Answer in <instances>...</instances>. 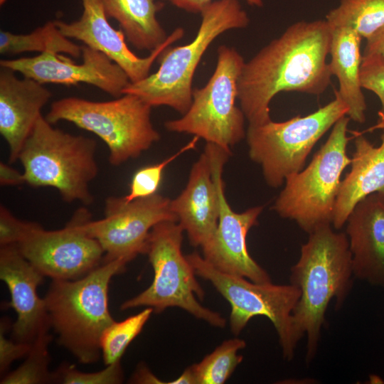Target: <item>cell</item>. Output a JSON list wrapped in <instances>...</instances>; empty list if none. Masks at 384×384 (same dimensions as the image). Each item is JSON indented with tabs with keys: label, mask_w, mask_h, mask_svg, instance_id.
Wrapping results in <instances>:
<instances>
[{
	"label": "cell",
	"mask_w": 384,
	"mask_h": 384,
	"mask_svg": "<svg viewBox=\"0 0 384 384\" xmlns=\"http://www.w3.org/2000/svg\"><path fill=\"white\" fill-rule=\"evenodd\" d=\"M6 1V0H0V4H1V5H2L3 4H4Z\"/></svg>",
	"instance_id": "obj_38"
},
{
	"label": "cell",
	"mask_w": 384,
	"mask_h": 384,
	"mask_svg": "<svg viewBox=\"0 0 384 384\" xmlns=\"http://www.w3.org/2000/svg\"><path fill=\"white\" fill-rule=\"evenodd\" d=\"M25 183L23 172L20 173L9 165L0 164V183L1 186H18Z\"/></svg>",
	"instance_id": "obj_36"
},
{
	"label": "cell",
	"mask_w": 384,
	"mask_h": 384,
	"mask_svg": "<svg viewBox=\"0 0 384 384\" xmlns=\"http://www.w3.org/2000/svg\"><path fill=\"white\" fill-rule=\"evenodd\" d=\"M245 346L241 338L225 340L199 363L190 366L195 384L224 383L243 360L238 353Z\"/></svg>",
	"instance_id": "obj_26"
},
{
	"label": "cell",
	"mask_w": 384,
	"mask_h": 384,
	"mask_svg": "<svg viewBox=\"0 0 384 384\" xmlns=\"http://www.w3.org/2000/svg\"><path fill=\"white\" fill-rule=\"evenodd\" d=\"M170 2L176 7L193 14L201 12L214 0H158ZM247 4L261 7L263 5L262 0H244Z\"/></svg>",
	"instance_id": "obj_35"
},
{
	"label": "cell",
	"mask_w": 384,
	"mask_h": 384,
	"mask_svg": "<svg viewBox=\"0 0 384 384\" xmlns=\"http://www.w3.org/2000/svg\"><path fill=\"white\" fill-rule=\"evenodd\" d=\"M199 139L194 137L186 146L161 162L139 169L134 174L129 191L124 198L129 202L157 193L165 168L181 154L194 149Z\"/></svg>",
	"instance_id": "obj_29"
},
{
	"label": "cell",
	"mask_w": 384,
	"mask_h": 384,
	"mask_svg": "<svg viewBox=\"0 0 384 384\" xmlns=\"http://www.w3.org/2000/svg\"><path fill=\"white\" fill-rule=\"evenodd\" d=\"M290 271V283L301 292L292 314L297 328L306 335L309 363L316 354L329 303L334 299L336 309H341L353 285L352 256L346 234L335 232L331 225L309 233Z\"/></svg>",
	"instance_id": "obj_2"
},
{
	"label": "cell",
	"mask_w": 384,
	"mask_h": 384,
	"mask_svg": "<svg viewBox=\"0 0 384 384\" xmlns=\"http://www.w3.org/2000/svg\"><path fill=\"white\" fill-rule=\"evenodd\" d=\"M379 146L363 135L354 141L351 170L341 180L336 200L333 226L341 229L355 205L366 196L384 191V132Z\"/></svg>",
	"instance_id": "obj_21"
},
{
	"label": "cell",
	"mask_w": 384,
	"mask_h": 384,
	"mask_svg": "<svg viewBox=\"0 0 384 384\" xmlns=\"http://www.w3.org/2000/svg\"><path fill=\"white\" fill-rule=\"evenodd\" d=\"M48 331L41 332L32 343L24 362L15 370L1 379V384H39L53 383V372L48 369V345L51 341Z\"/></svg>",
	"instance_id": "obj_28"
},
{
	"label": "cell",
	"mask_w": 384,
	"mask_h": 384,
	"mask_svg": "<svg viewBox=\"0 0 384 384\" xmlns=\"http://www.w3.org/2000/svg\"><path fill=\"white\" fill-rule=\"evenodd\" d=\"M152 312L151 308L146 307L122 321H114L104 331L100 348L105 366L121 361L125 350L142 331Z\"/></svg>",
	"instance_id": "obj_27"
},
{
	"label": "cell",
	"mask_w": 384,
	"mask_h": 384,
	"mask_svg": "<svg viewBox=\"0 0 384 384\" xmlns=\"http://www.w3.org/2000/svg\"><path fill=\"white\" fill-rule=\"evenodd\" d=\"M349 121L345 115L335 123L306 168L287 178L274 202L279 216L294 220L308 234L333 223L341 176L351 163L347 155Z\"/></svg>",
	"instance_id": "obj_6"
},
{
	"label": "cell",
	"mask_w": 384,
	"mask_h": 384,
	"mask_svg": "<svg viewBox=\"0 0 384 384\" xmlns=\"http://www.w3.org/2000/svg\"><path fill=\"white\" fill-rule=\"evenodd\" d=\"M107 17L116 20L129 42L139 50L153 51L167 38L156 14V0H100Z\"/></svg>",
	"instance_id": "obj_23"
},
{
	"label": "cell",
	"mask_w": 384,
	"mask_h": 384,
	"mask_svg": "<svg viewBox=\"0 0 384 384\" xmlns=\"http://www.w3.org/2000/svg\"><path fill=\"white\" fill-rule=\"evenodd\" d=\"M171 208L191 245L201 247L214 234L219 218V196L205 151L192 166L186 188L171 200Z\"/></svg>",
	"instance_id": "obj_20"
},
{
	"label": "cell",
	"mask_w": 384,
	"mask_h": 384,
	"mask_svg": "<svg viewBox=\"0 0 384 384\" xmlns=\"http://www.w3.org/2000/svg\"><path fill=\"white\" fill-rule=\"evenodd\" d=\"M29 222L16 218L5 206L0 207V245H16L23 235Z\"/></svg>",
	"instance_id": "obj_33"
},
{
	"label": "cell",
	"mask_w": 384,
	"mask_h": 384,
	"mask_svg": "<svg viewBox=\"0 0 384 384\" xmlns=\"http://www.w3.org/2000/svg\"><path fill=\"white\" fill-rule=\"evenodd\" d=\"M186 257L196 276L209 281L230 304V328L234 335L240 334L254 316H265L276 330L284 359H293L297 344L304 336L292 314L301 295L297 286L257 283L222 272L197 252Z\"/></svg>",
	"instance_id": "obj_9"
},
{
	"label": "cell",
	"mask_w": 384,
	"mask_h": 384,
	"mask_svg": "<svg viewBox=\"0 0 384 384\" xmlns=\"http://www.w3.org/2000/svg\"><path fill=\"white\" fill-rule=\"evenodd\" d=\"M53 383L65 384H119L124 380L121 361L93 373L81 372L74 366L64 363L53 372Z\"/></svg>",
	"instance_id": "obj_30"
},
{
	"label": "cell",
	"mask_w": 384,
	"mask_h": 384,
	"mask_svg": "<svg viewBox=\"0 0 384 384\" xmlns=\"http://www.w3.org/2000/svg\"><path fill=\"white\" fill-rule=\"evenodd\" d=\"M90 217L86 208H79L64 228L55 230H47L37 223L29 222L15 245L45 277L66 280L81 278L99 266L105 255L100 243L82 228Z\"/></svg>",
	"instance_id": "obj_12"
},
{
	"label": "cell",
	"mask_w": 384,
	"mask_h": 384,
	"mask_svg": "<svg viewBox=\"0 0 384 384\" xmlns=\"http://www.w3.org/2000/svg\"><path fill=\"white\" fill-rule=\"evenodd\" d=\"M128 262L103 261L81 278L52 279L43 298L58 343L82 364L95 363L102 355L101 337L114 321L108 308L109 285Z\"/></svg>",
	"instance_id": "obj_3"
},
{
	"label": "cell",
	"mask_w": 384,
	"mask_h": 384,
	"mask_svg": "<svg viewBox=\"0 0 384 384\" xmlns=\"http://www.w3.org/2000/svg\"><path fill=\"white\" fill-rule=\"evenodd\" d=\"M171 200L162 195L127 201L124 197L110 196L105 201L104 218L82 225L84 230L103 249V261L123 258L132 261L145 254L151 230L163 221L178 222L171 208Z\"/></svg>",
	"instance_id": "obj_14"
},
{
	"label": "cell",
	"mask_w": 384,
	"mask_h": 384,
	"mask_svg": "<svg viewBox=\"0 0 384 384\" xmlns=\"http://www.w3.org/2000/svg\"><path fill=\"white\" fill-rule=\"evenodd\" d=\"M200 14L201 22L193 40L166 48L159 56L158 70L140 81L130 82L123 95H137L151 107L168 106L181 114L188 111L193 75L208 46L224 32L245 28L250 22L238 0H214Z\"/></svg>",
	"instance_id": "obj_4"
},
{
	"label": "cell",
	"mask_w": 384,
	"mask_h": 384,
	"mask_svg": "<svg viewBox=\"0 0 384 384\" xmlns=\"http://www.w3.org/2000/svg\"><path fill=\"white\" fill-rule=\"evenodd\" d=\"M346 223L354 277L384 287V191L360 200Z\"/></svg>",
	"instance_id": "obj_18"
},
{
	"label": "cell",
	"mask_w": 384,
	"mask_h": 384,
	"mask_svg": "<svg viewBox=\"0 0 384 384\" xmlns=\"http://www.w3.org/2000/svg\"><path fill=\"white\" fill-rule=\"evenodd\" d=\"M348 112V107L335 92L334 100L308 115L249 125L246 132L249 156L260 166L267 185L280 187L287 178L302 171L316 142Z\"/></svg>",
	"instance_id": "obj_10"
},
{
	"label": "cell",
	"mask_w": 384,
	"mask_h": 384,
	"mask_svg": "<svg viewBox=\"0 0 384 384\" xmlns=\"http://www.w3.org/2000/svg\"><path fill=\"white\" fill-rule=\"evenodd\" d=\"M12 70H0V133L16 162L41 110L52 96L43 84L28 78H18Z\"/></svg>",
	"instance_id": "obj_19"
},
{
	"label": "cell",
	"mask_w": 384,
	"mask_h": 384,
	"mask_svg": "<svg viewBox=\"0 0 384 384\" xmlns=\"http://www.w3.org/2000/svg\"><path fill=\"white\" fill-rule=\"evenodd\" d=\"M52 125L41 115L19 153L25 183L54 188L67 203L89 205L90 184L98 173L97 143Z\"/></svg>",
	"instance_id": "obj_5"
},
{
	"label": "cell",
	"mask_w": 384,
	"mask_h": 384,
	"mask_svg": "<svg viewBox=\"0 0 384 384\" xmlns=\"http://www.w3.org/2000/svg\"><path fill=\"white\" fill-rule=\"evenodd\" d=\"M326 21L331 28L348 27L367 40L384 26V0H340Z\"/></svg>",
	"instance_id": "obj_25"
},
{
	"label": "cell",
	"mask_w": 384,
	"mask_h": 384,
	"mask_svg": "<svg viewBox=\"0 0 384 384\" xmlns=\"http://www.w3.org/2000/svg\"><path fill=\"white\" fill-rule=\"evenodd\" d=\"M362 57L384 62V26L366 40Z\"/></svg>",
	"instance_id": "obj_34"
},
{
	"label": "cell",
	"mask_w": 384,
	"mask_h": 384,
	"mask_svg": "<svg viewBox=\"0 0 384 384\" xmlns=\"http://www.w3.org/2000/svg\"><path fill=\"white\" fill-rule=\"evenodd\" d=\"M183 232L175 221H163L153 227L145 252L154 270L153 281L148 288L124 301L120 309L145 306L160 314L167 308L178 307L214 327L223 328L225 319L198 301L203 300L205 293L182 253Z\"/></svg>",
	"instance_id": "obj_7"
},
{
	"label": "cell",
	"mask_w": 384,
	"mask_h": 384,
	"mask_svg": "<svg viewBox=\"0 0 384 384\" xmlns=\"http://www.w3.org/2000/svg\"><path fill=\"white\" fill-rule=\"evenodd\" d=\"M215 182L220 212L216 230L203 246V257L216 270L231 275L245 277L257 283L272 282L267 272L249 254L246 238L250 228L257 223L263 210L255 206L242 213L235 212L230 206L224 192L223 171L231 153L212 143L205 149Z\"/></svg>",
	"instance_id": "obj_13"
},
{
	"label": "cell",
	"mask_w": 384,
	"mask_h": 384,
	"mask_svg": "<svg viewBox=\"0 0 384 384\" xmlns=\"http://www.w3.org/2000/svg\"><path fill=\"white\" fill-rule=\"evenodd\" d=\"M362 39L352 28H331L329 65L339 84L335 92L348 107L347 116L358 124L366 122L367 109L360 78Z\"/></svg>",
	"instance_id": "obj_22"
},
{
	"label": "cell",
	"mask_w": 384,
	"mask_h": 384,
	"mask_svg": "<svg viewBox=\"0 0 384 384\" xmlns=\"http://www.w3.org/2000/svg\"><path fill=\"white\" fill-rule=\"evenodd\" d=\"M82 63H75L63 53H43L34 57L1 60V68L21 73L41 84H90L119 97L130 80L125 72L100 51L81 46Z\"/></svg>",
	"instance_id": "obj_15"
},
{
	"label": "cell",
	"mask_w": 384,
	"mask_h": 384,
	"mask_svg": "<svg viewBox=\"0 0 384 384\" xmlns=\"http://www.w3.org/2000/svg\"><path fill=\"white\" fill-rule=\"evenodd\" d=\"M217 60L206 85L193 90L188 111L179 119L166 122L165 127L170 132L193 134L231 153V147L246 135L245 117L235 105L238 80L245 60L236 49L225 45L218 48Z\"/></svg>",
	"instance_id": "obj_11"
},
{
	"label": "cell",
	"mask_w": 384,
	"mask_h": 384,
	"mask_svg": "<svg viewBox=\"0 0 384 384\" xmlns=\"http://www.w3.org/2000/svg\"><path fill=\"white\" fill-rule=\"evenodd\" d=\"M81 1L83 7L81 17L70 23L55 20L57 27L66 38L80 41L105 54L125 72L131 82L149 76L155 60L184 35L182 28H176L150 55L139 58L128 48L124 32L114 29L109 23L100 0Z\"/></svg>",
	"instance_id": "obj_16"
},
{
	"label": "cell",
	"mask_w": 384,
	"mask_h": 384,
	"mask_svg": "<svg viewBox=\"0 0 384 384\" xmlns=\"http://www.w3.org/2000/svg\"><path fill=\"white\" fill-rule=\"evenodd\" d=\"M44 277L15 245L1 246L0 279L11 295L7 306L17 314L12 327V338L16 341L31 344L41 332L50 328L44 299L37 293Z\"/></svg>",
	"instance_id": "obj_17"
},
{
	"label": "cell",
	"mask_w": 384,
	"mask_h": 384,
	"mask_svg": "<svg viewBox=\"0 0 384 384\" xmlns=\"http://www.w3.org/2000/svg\"><path fill=\"white\" fill-rule=\"evenodd\" d=\"M363 88L373 92L379 99L377 129H384V62L370 58H363L360 70Z\"/></svg>",
	"instance_id": "obj_31"
},
{
	"label": "cell",
	"mask_w": 384,
	"mask_h": 384,
	"mask_svg": "<svg viewBox=\"0 0 384 384\" xmlns=\"http://www.w3.org/2000/svg\"><path fill=\"white\" fill-rule=\"evenodd\" d=\"M133 383H151L165 384L166 383L159 379L144 364H139L131 378Z\"/></svg>",
	"instance_id": "obj_37"
},
{
	"label": "cell",
	"mask_w": 384,
	"mask_h": 384,
	"mask_svg": "<svg viewBox=\"0 0 384 384\" xmlns=\"http://www.w3.org/2000/svg\"><path fill=\"white\" fill-rule=\"evenodd\" d=\"M151 106L137 95L95 102L65 97L53 102L46 120L67 121L100 137L109 149V161L119 166L138 157L160 139L151 119Z\"/></svg>",
	"instance_id": "obj_8"
},
{
	"label": "cell",
	"mask_w": 384,
	"mask_h": 384,
	"mask_svg": "<svg viewBox=\"0 0 384 384\" xmlns=\"http://www.w3.org/2000/svg\"><path fill=\"white\" fill-rule=\"evenodd\" d=\"M8 322L1 319L0 324V371L4 373L14 361L29 353L32 343L18 342L5 337L6 326Z\"/></svg>",
	"instance_id": "obj_32"
},
{
	"label": "cell",
	"mask_w": 384,
	"mask_h": 384,
	"mask_svg": "<svg viewBox=\"0 0 384 384\" xmlns=\"http://www.w3.org/2000/svg\"><path fill=\"white\" fill-rule=\"evenodd\" d=\"M331 28L325 20L299 21L245 62L238 100L249 125L271 120L270 103L280 92L322 94L332 73L326 62Z\"/></svg>",
	"instance_id": "obj_1"
},
{
	"label": "cell",
	"mask_w": 384,
	"mask_h": 384,
	"mask_svg": "<svg viewBox=\"0 0 384 384\" xmlns=\"http://www.w3.org/2000/svg\"><path fill=\"white\" fill-rule=\"evenodd\" d=\"M68 54L74 58L81 55V46L64 36L54 21H48L27 34L0 32V53L16 55L25 52Z\"/></svg>",
	"instance_id": "obj_24"
}]
</instances>
